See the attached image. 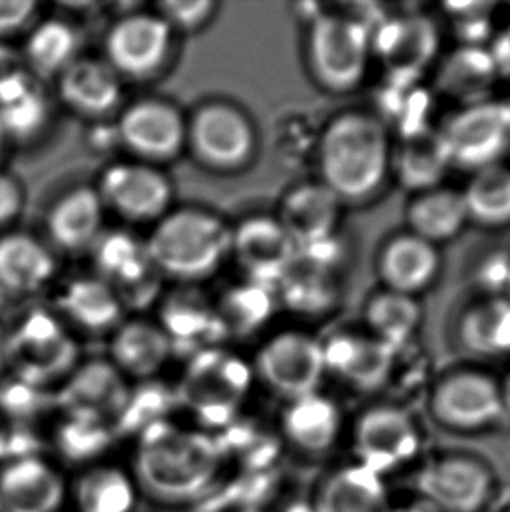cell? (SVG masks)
<instances>
[{
    "mask_svg": "<svg viewBox=\"0 0 510 512\" xmlns=\"http://www.w3.org/2000/svg\"><path fill=\"white\" fill-rule=\"evenodd\" d=\"M318 165L322 184L343 203L371 198L392 168L385 123L362 112H346L332 119L318 142Z\"/></svg>",
    "mask_w": 510,
    "mask_h": 512,
    "instance_id": "6da1fadb",
    "label": "cell"
},
{
    "mask_svg": "<svg viewBox=\"0 0 510 512\" xmlns=\"http://www.w3.org/2000/svg\"><path fill=\"white\" fill-rule=\"evenodd\" d=\"M219 469L221 450L203 434L156 425L138 448L140 485L151 497L168 504L196 499L212 485Z\"/></svg>",
    "mask_w": 510,
    "mask_h": 512,
    "instance_id": "7a4b0ae2",
    "label": "cell"
},
{
    "mask_svg": "<svg viewBox=\"0 0 510 512\" xmlns=\"http://www.w3.org/2000/svg\"><path fill=\"white\" fill-rule=\"evenodd\" d=\"M145 242L161 277L191 287L221 270L231 252V228L207 208H172Z\"/></svg>",
    "mask_w": 510,
    "mask_h": 512,
    "instance_id": "3957f363",
    "label": "cell"
},
{
    "mask_svg": "<svg viewBox=\"0 0 510 512\" xmlns=\"http://www.w3.org/2000/svg\"><path fill=\"white\" fill-rule=\"evenodd\" d=\"M371 41L373 34L364 21L345 14H318L306 37L311 74L332 93L352 91L366 77Z\"/></svg>",
    "mask_w": 510,
    "mask_h": 512,
    "instance_id": "277c9868",
    "label": "cell"
},
{
    "mask_svg": "<svg viewBox=\"0 0 510 512\" xmlns=\"http://www.w3.org/2000/svg\"><path fill=\"white\" fill-rule=\"evenodd\" d=\"M186 149L210 172L236 173L254 160L257 132L238 105L210 100L187 118Z\"/></svg>",
    "mask_w": 510,
    "mask_h": 512,
    "instance_id": "5b68a950",
    "label": "cell"
},
{
    "mask_svg": "<svg viewBox=\"0 0 510 512\" xmlns=\"http://www.w3.org/2000/svg\"><path fill=\"white\" fill-rule=\"evenodd\" d=\"M353 462L381 478L404 469L420 457L423 436L416 418L395 404L364 409L350 432Z\"/></svg>",
    "mask_w": 510,
    "mask_h": 512,
    "instance_id": "8992f818",
    "label": "cell"
},
{
    "mask_svg": "<svg viewBox=\"0 0 510 512\" xmlns=\"http://www.w3.org/2000/svg\"><path fill=\"white\" fill-rule=\"evenodd\" d=\"M418 500L434 512H483L497 492L490 464L469 453H442L416 474Z\"/></svg>",
    "mask_w": 510,
    "mask_h": 512,
    "instance_id": "52a82bcc",
    "label": "cell"
},
{
    "mask_svg": "<svg viewBox=\"0 0 510 512\" xmlns=\"http://www.w3.org/2000/svg\"><path fill=\"white\" fill-rule=\"evenodd\" d=\"M175 37L156 11L126 13L107 30L104 60L123 81H145L166 69Z\"/></svg>",
    "mask_w": 510,
    "mask_h": 512,
    "instance_id": "ba28073f",
    "label": "cell"
},
{
    "mask_svg": "<svg viewBox=\"0 0 510 512\" xmlns=\"http://www.w3.org/2000/svg\"><path fill=\"white\" fill-rule=\"evenodd\" d=\"M187 118L177 105L159 97L126 105L114 125L119 146L131 160L161 167L186 151Z\"/></svg>",
    "mask_w": 510,
    "mask_h": 512,
    "instance_id": "9c48e42d",
    "label": "cell"
},
{
    "mask_svg": "<svg viewBox=\"0 0 510 512\" xmlns=\"http://www.w3.org/2000/svg\"><path fill=\"white\" fill-rule=\"evenodd\" d=\"M105 210L130 224H156L172 210V180L161 167L119 161L105 168L97 186Z\"/></svg>",
    "mask_w": 510,
    "mask_h": 512,
    "instance_id": "30bf717a",
    "label": "cell"
},
{
    "mask_svg": "<svg viewBox=\"0 0 510 512\" xmlns=\"http://www.w3.org/2000/svg\"><path fill=\"white\" fill-rule=\"evenodd\" d=\"M453 167L472 170L500 165L510 147L509 105L479 102L467 105L441 130Z\"/></svg>",
    "mask_w": 510,
    "mask_h": 512,
    "instance_id": "8fae6325",
    "label": "cell"
},
{
    "mask_svg": "<svg viewBox=\"0 0 510 512\" xmlns=\"http://www.w3.org/2000/svg\"><path fill=\"white\" fill-rule=\"evenodd\" d=\"M430 413L444 429L477 434L504 418L498 381L479 371H458L435 385Z\"/></svg>",
    "mask_w": 510,
    "mask_h": 512,
    "instance_id": "7c38bea8",
    "label": "cell"
},
{
    "mask_svg": "<svg viewBox=\"0 0 510 512\" xmlns=\"http://www.w3.org/2000/svg\"><path fill=\"white\" fill-rule=\"evenodd\" d=\"M90 252L97 277L111 285L125 308L145 305L156 296L163 277L140 236L125 229H105Z\"/></svg>",
    "mask_w": 510,
    "mask_h": 512,
    "instance_id": "4fadbf2b",
    "label": "cell"
},
{
    "mask_svg": "<svg viewBox=\"0 0 510 512\" xmlns=\"http://www.w3.org/2000/svg\"><path fill=\"white\" fill-rule=\"evenodd\" d=\"M257 373L289 401L318 392L327 373L322 343L299 331L276 334L257 353Z\"/></svg>",
    "mask_w": 510,
    "mask_h": 512,
    "instance_id": "5bb4252c",
    "label": "cell"
},
{
    "mask_svg": "<svg viewBox=\"0 0 510 512\" xmlns=\"http://www.w3.org/2000/svg\"><path fill=\"white\" fill-rule=\"evenodd\" d=\"M296 254V243L276 217L250 215L231 228L229 257L254 284L276 289Z\"/></svg>",
    "mask_w": 510,
    "mask_h": 512,
    "instance_id": "9a60e30c",
    "label": "cell"
},
{
    "mask_svg": "<svg viewBox=\"0 0 510 512\" xmlns=\"http://www.w3.org/2000/svg\"><path fill=\"white\" fill-rule=\"evenodd\" d=\"M371 44L381 62L385 63L390 77L418 79L434 60L439 48V35L428 18L409 14L380 25Z\"/></svg>",
    "mask_w": 510,
    "mask_h": 512,
    "instance_id": "2e32d148",
    "label": "cell"
},
{
    "mask_svg": "<svg viewBox=\"0 0 510 512\" xmlns=\"http://www.w3.org/2000/svg\"><path fill=\"white\" fill-rule=\"evenodd\" d=\"M249 387V369L240 360L210 348L201 352L182 385L184 401L208 416H222L235 408Z\"/></svg>",
    "mask_w": 510,
    "mask_h": 512,
    "instance_id": "e0dca14e",
    "label": "cell"
},
{
    "mask_svg": "<svg viewBox=\"0 0 510 512\" xmlns=\"http://www.w3.org/2000/svg\"><path fill=\"white\" fill-rule=\"evenodd\" d=\"M58 97L70 112L86 119H104L123 102V79L104 58L81 56L56 77Z\"/></svg>",
    "mask_w": 510,
    "mask_h": 512,
    "instance_id": "ac0fdd59",
    "label": "cell"
},
{
    "mask_svg": "<svg viewBox=\"0 0 510 512\" xmlns=\"http://www.w3.org/2000/svg\"><path fill=\"white\" fill-rule=\"evenodd\" d=\"M105 214L107 210L95 187H72L49 208L46 217L49 240L67 254L90 252L105 231Z\"/></svg>",
    "mask_w": 510,
    "mask_h": 512,
    "instance_id": "d6986e66",
    "label": "cell"
},
{
    "mask_svg": "<svg viewBox=\"0 0 510 512\" xmlns=\"http://www.w3.org/2000/svg\"><path fill=\"white\" fill-rule=\"evenodd\" d=\"M386 479L350 462L327 472L313 500V512H393Z\"/></svg>",
    "mask_w": 510,
    "mask_h": 512,
    "instance_id": "ffe728a7",
    "label": "cell"
},
{
    "mask_svg": "<svg viewBox=\"0 0 510 512\" xmlns=\"http://www.w3.org/2000/svg\"><path fill=\"white\" fill-rule=\"evenodd\" d=\"M341 205L343 201L322 182L301 184L285 194L276 219L301 249L334 238Z\"/></svg>",
    "mask_w": 510,
    "mask_h": 512,
    "instance_id": "44dd1931",
    "label": "cell"
},
{
    "mask_svg": "<svg viewBox=\"0 0 510 512\" xmlns=\"http://www.w3.org/2000/svg\"><path fill=\"white\" fill-rule=\"evenodd\" d=\"M283 434L306 455H325L336 448L345 430V418L336 401L320 390L289 401L283 411Z\"/></svg>",
    "mask_w": 510,
    "mask_h": 512,
    "instance_id": "7402d4cb",
    "label": "cell"
},
{
    "mask_svg": "<svg viewBox=\"0 0 510 512\" xmlns=\"http://www.w3.org/2000/svg\"><path fill=\"white\" fill-rule=\"evenodd\" d=\"M324 348L325 371L338 374L341 380L360 390L380 388L392 373L395 350L376 338L339 334Z\"/></svg>",
    "mask_w": 510,
    "mask_h": 512,
    "instance_id": "603a6c76",
    "label": "cell"
},
{
    "mask_svg": "<svg viewBox=\"0 0 510 512\" xmlns=\"http://www.w3.org/2000/svg\"><path fill=\"white\" fill-rule=\"evenodd\" d=\"M62 500V478L41 460H18L0 472V512H56Z\"/></svg>",
    "mask_w": 510,
    "mask_h": 512,
    "instance_id": "cb8c5ba5",
    "label": "cell"
},
{
    "mask_svg": "<svg viewBox=\"0 0 510 512\" xmlns=\"http://www.w3.org/2000/svg\"><path fill=\"white\" fill-rule=\"evenodd\" d=\"M53 250L37 236L11 231L0 236V287L11 294H34L53 280Z\"/></svg>",
    "mask_w": 510,
    "mask_h": 512,
    "instance_id": "d4e9b609",
    "label": "cell"
},
{
    "mask_svg": "<svg viewBox=\"0 0 510 512\" xmlns=\"http://www.w3.org/2000/svg\"><path fill=\"white\" fill-rule=\"evenodd\" d=\"M51 104L42 81L28 70L0 83V126L9 142H30L49 125Z\"/></svg>",
    "mask_w": 510,
    "mask_h": 512,
    "instance_id": "484cf974",
    "label": "cell"
},
{
    "mask_svg": "<svg viewBox=\"0 0 510 512\" xmlns=\"http://www.w3.org/2000/svg\"><path fill=\"white\" fill-rule=\"evenodd\" d=\"M441 270L437 247L420 236L400 235L386 245L380 257L381 280L386 291L413 296L425 291Z\"/></svg>",
    "mask_w": 510,
    "mask_h": 512,
    "instance_id": "4316f807",
    "label": "cell"
},
{
    "mask_svg": "<svg viewBox=\"0 0 510 512\" xmlns=\"http://www.w3.org/2000/svg\"><path fill=\"white\" fill-rule=\"evenodd\" d=\"M58 306L69 322L93 334L114 333L125 312L118 294L97 275L72 280L60 294Z\"/></svg>",
    "mask_w": 510,
    "mask_h": 512,
    "instance_id": "83f0119b",
    "label": "cell"
},
{
    "mask_svg": "<svg viewBox=\"0 0 510 512\" xmlns=\"http://www.w3.org/2000/svg\"><path fill=\"white\" fill-rule=\"evenodd\" d=\"M81 37L74 25L62 18H46L32 25L21 49L23 62L32 76L56 79L81 58Z\"/></svg>",
    "mask_w": 510,
    "mask_h": 512,
    "instance_id": "f1b7e54d",
    "label": "cell"
},
{
    "mask_svg": "<svg viewBox=\"0 0 510 512\" xmlns=\"http://www.w3.org/2000/svg\"><path fill=\"white\" fill-rule=\"evenodd\" d=\"M159 326L172 343L173 352L179 346H207L210 350L212 343L226 336L217 308L196 291L175 292L166 301Z\"/></svg>",
    "mask_w": 510,
    "mask_h": 512,
    "instance_id": "f546056e",
    "label": "cell"
},
{
    "mask_svg": "<svg viewBox=\"0 0 510 512\" xmlns=\"http://www.w3.org/2000/svg\"><path fill=\"white\" fill-rule=\"evenodd\" d=\"M172 352L165 331L151 320H123L112 333L114 364L135 378H149L158 373Z\"/></svg>",
    "mask_w": 510,
    "mask_h": 512,
    "instance_id": "4dcf8cb0",
    "label": "cell"
},
{
    "mask_svg": "<svg viewBox=\"0 0 510 512\" xmlns=\"http://www.w3.org/2000/svg\"><path fill=\"white\" fill-rule=\"evenodd\" d=\"M451 167L441 132L430 128L404 137L397 153L392 154V168L400 184L420 193L439 187Z\"/></svg>",
    "mask_w": 510,
    "mask_h": 512,
    "instance_id": "1f68e13d",
    "label": "cell"
},
{
    "mask_svg": "<svg viewBox=\"0 0 510 512\" xmlns=\"http://www.w3.org/2000/svg\"><path fill=\"white\" fill-rule=\"evenodd\" d=\"M407 221L413 235L437 247V243L453 240L469 222V215L460 191L435 187L411 203Z\"/></svg>",
    "mask_w": 510,
    "mask_h": 512,
    "instance_id": "d6a6232c",
    "label": "cell"
},
{
    "mask_svg": "<svg viewBox=\"0 0 510 512\" xmlns=\"http://www.w3.org/2000/svg\"><path fill=\"white\" fill-rule=\"evenodd\" d=\"M63 402L77 420H98L111 415L126 404V388L118 369L105 364H93L77 374L65 390Z\"/></svg>",
    "mask_w": 510,
    "mask_h": 512,
    "instance_id": "836d02e7",
    "label": "cell"
},
{
    "mask_svg": "<svg viewBox=\"0 0 510 512\" xmlns=\"http://www.w3.org/2000/svg\"><path fill=\"white\" fill-rule=\"evenodd\" d=\"M497 77L490 49L463 46L442 65L439 86L449 97L474 105L484 102Z\"/></svg>",
    "mask_w": 510,
    "mask_h": 512,
    "instance_id": "e575fe53",
    "label": "cell"
},
{
    "mask_svg": "<svg viewBox=\"0 0 510 512\" xmlns=\"http://www.w3.org/2000/svg\"><path fill=\"white\" fill-rule=\"evenodd\" d=\"M460 338L481 357H510V298L495 296L463 313Z\"/></svg>",
    "mask_w": 510,
    "mask_h": 512,
    "instance_id": "d590c367",
    "label": "cell"
},
{
    "mask_svg": "<svg viewBox=\"0 0 510 512\" xmlns=\"http://www.w3.org/2000/svg\"><path fill=\"white\" fill-rule=\"evenodd\" d=\"M14 360L25 380H48L69 366L72 355L67 341L56 334L55 327L42 322L41 333L37 324H30L14 345Z\"/></svg>",
    "mask_w": 510,
    "mask_h": 512,
    "instance_id": "8d00e7d4",
    "label": "cell"
},
{
    "mask_svg": "<svg viewBox=\"0 0 510 512\" xmlns=\"http://www.w3.org/2000/svg\"><path fill=\"white\" fill-rule=\"evenodd\" d=\"M469 221L483 228L510 224V168L493 165L474 173L462 191Z\"/></svg>",
    "mask_w": 510,
    "mask_h": 512,
    "instance_id": "74e56055",
    "label": "cell"
},
{
    "mask_svg": "<svg viewBox=\"0 0 510 512\" xmlns=\"http://www.w3.org/2000/svg\"><path fill=\"white\" fill-rule=\"evenodd\" d=\"M366 320L373 338L397 350L418 331L421 308L413 296L385 291L369 301Z\"/></svg>",
    "mask_w": 510,
    "mask_h": 512,
    "instance_id": "f35d334b",
    "label": "cell"
},
{
    "mask_svg": "<svg viewBox=\"0 0 510 512\" xmlns=\"http://www.w3.org/2000/svg\"><path fill=\"white\" fill-rule=\"evenodd\" d=\"M275 292L273 287L254 284L249 280L247 284L231 289L221 305L215 306L224 334L243 336L264 326L275 310Z\"/></svg>",
    "mask_w": 510,
    "mask_h": 512,
    "instance_id": "ab89813d",
    "label": "cell"
},
{
    "mask_svg": "<svg viewBox=\"0 0 510 512\" xmlns=\"http://www.w3.org/2000/svg\"><path fill=\"white\" fill-rule=\"evenodd\" d=\"M77 500L81 512H128L133 506V488L123 472L97 469L81 479Z\"/></svg>",
    "mask_w": 510,
    "mask_h": 512,
    "instance_id": "60d3db41",
    "label": "cell"
},
{
    "mask_svg": "<svg viewBox=\"0 0 510 512\" xmlns=\"http://www.w3.org/2000/svg\"><path fill=\"white\" fill-rule=\"evenodd\" d=\"M219 4L214 0H163L156 13L168 23L173 34H196L214 20Z\"/></svg>",
    "mask_w": 510,
    "mask_h": 512,
    "instance_id": "b9f144b4",
    "label": "cell"
},
{
    "mask_svg": "<svg viewBox=\"0 0 510 512\" xmlns=\"http://www.w3.org/2000/svg\"><path fill=\"white\" fill-rule=\"evenodd\" d=\"M491 4H449L446 6L449 16L455 21V27L467 46H481L488 27H491Z\"/></svg>",
    "mask_w": 510,
    "mask_h": 512,
    "instance_id": "7bdbcfd3",
    "label": "cell"
},
{
    "mask_svg": "<svg viewBox=\"0 0 510 512\" xmlns=\"http://www.w3.org/2000/svg\"><path fill=\"white\" fill-rule=\"evenodd\" d=\"M39 4L34 0H2L0 2V39L32 27Z\"/></svg>",
    "mask_w": 510,
    "mask_h": 512,
    "instance_id": "ee69618b",
    "label": "cell"
},
{
    "mask_svg": "<svg viewBox=\"0 0 510 512\" xmlns=\"http://www.w3.org/2000/svg\"><path fill=\"white\" fill-rule=\"evenodd\" d=\"M25 205V193L20 180L11 173L0 170V228L13 224Z\"/></svg>",
    "mask_w": 510,
    "mask_h": 512,
    "instance_id": "f6af8a7d",
    "label": "cell"
},
{
    "mask_svg": "<svg viewBox=\"0 0 510 512\" xmlns=\"http://www.w3.org/2000/svg\"><path fill=\"white\" fill-rule=\"evenodd\" d=\"M490 55L497 67L498 76L510 79V21L491 42Z\"/></svg>",
    "mask_w": 510,
    "mask_h": 512,
    "instance_id": "bcb514c9",
    "label": "cell"
},
{
    "mask_svg": "<svg viewBox=\"0 0 510 512\" xmlns=\"http://www.w3.org/2000/svg\"><path fill=\"white\" fill-rule=\"evenodd\" d=\"M23 70H27V65L23 62L21 51L0 42V83L14 74H20Z\"/></svg>",
    "mask_w": 510,
    "mask_h": 512,
    "instance_id": "7dc6e473",
    "label": "cell"
},
{
    "mask_svg": "<svg viewBox=\"0 0 510 512\" xmlns=\"http://www.w3.org/2000/svg\"><path fill=\"white\" fill-rule=\"evenodd\" d=\"M498 387H500V399H502L504 415L510 416V373L505 376L504 380L498 381Z\"/></svg>",
    "mask_w": 510,
    "mask_h": 512,
    "instance_id": "c3c4849f",
    "label": "cell"
},
{
    "mask_svg": "<svg viewBox=\"0 0 510 512\" xmlns=\"http://www.w3.org/2000/svg\"><path fill=\"white\" fill-rule=\"evenodd\" d=\"M7 144H9V140H7L6 133H4L2 126H0V160H2V156H4Z\"/></svg>",
    "mask_w": 510,
    "mask_h": 512,
    "instance_id": "681fc988",
    "label": "cell"
},
{
    "mask_svg": "<svg viewBox=\"0 0 510 512\" xmlns=\"http://www.w3.org/2000/svg\"><path fill=\"white\" fill-rule=\"evenodd\" d=\"M507 105H509V111H510V104H507Z\"/></svg>",
    "mask_w": 510,
    "mask_h": 512,
    "instance_id": "f907efd6",
    "label": "cell"
},
{
    "mask_svg": "<svg viewBox=\"0 0 510 512\" xmlns=\"http://www.w3.org/2000/svg\"><path fill=\"white\" fill-rule=\"evenodd\" d=\"M247 512H255V511H247Z\"/></svg>",
    "mask_w": 510,
    "mask_h": 512,
    "instance_id": "816d5d0a",
    "label": "cell"
}]
</instances>
